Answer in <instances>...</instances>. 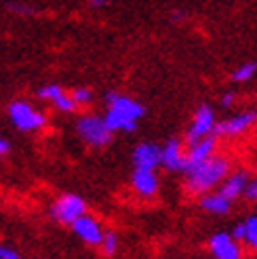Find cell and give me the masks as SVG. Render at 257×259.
<instances>
[{"mask_svg":"<svg viewBox=\"0 0 257 259\" xmlns=\"http://www.w3.org/2000/svg\"><path fill=\"white\" fill-rule=\"evenodd\" d=\"M230 169H232V164H230V160L226 156L213 154L211 158L202 160L200 164L192 166L190 171H186V190H188V194L202 196L204 192H211L213 188H217L230 175Z\"/></svg>","mask_w":257,"mask_h":259,"instance_id":"obj_1","label":"cell"},{"mask_svg":"<svg viewBox=\"0 0 257 259\" xmlns=\"http://www.w3.org/2000/svg\"><path fill=\"white\" fill-rule=\"evenodd\" d=\"M76 133L91 148H104L110 144V139L114 131L108 126L104 116H95V114H84L76 122Z\"/></svg>","mask_w":257,"mask_h":259,"instance_id":"obj_2","label":"cell"},{"mask_svg":"<svg viewBox=\"0 0 257 259\" xmlns=\"http://www.w3.org/2000/svg\"><path fill=\"white\" fill-rule=\"evenodd\" d=\"M9 118L13 124H15V128H19L23 133L38 131V128H42L47 124V116L40 110H36L32 103L23 101V99L13 101L9 106Z\"/></svg>","mask_w":257,"mask_h":259,"instance_id":"obj_3","label":"cell"},{"mask_svg":"<svg viewBox=\"0 0 257 259\" xmlns=\"http://www.w3.org/2000/svg\"><path fill=\"white\" fill-rule=\"evenodd\" d=\"M84 213H87V204L78 194H63L51 206V217L61 226H72Z\"/></svg>","mask_w":257,"mask_h":259,"instance_id":"obj_4","label":"cell"},{"mask_svg":"<svg viewBox=\"0 0 257 259\" xmlns=\"http://www.w3.org/2000/svg\"><path fill=\"white\" fill-rule=\"evenodd\" d=\"M255 124H257V110H245V112H238L234 116H230V118L217 122L215 135L217 137H238L251 131Z\"/></svg>","mask_w":257,"mask_h":259,"instance_id":"obj_5","label":"cell"},{"mask_svg":"<svg viewBox=\"0 0 257 259\" xmlns=\"http://www.w3.org/2000/svg\"><path fill=\"white\" fill-rule=\"evenodd\" d=\"M215 126H217V118H215V110L207 103L194 112V118H192L190 126H188V133H186V144H194V141L213 135L215 133Z\"/></svg>","mask_w":257,"mask_h":259,"instance_id":"obj_6","label":"cell"},{"mask_svg":"<svg viewBox=\"0 0 257 259\" xmlns=\"http://www.w3.org/2000/svg\"><path fill=\"white\" fill-rule=\"evenodd\" d=\"M72 228V232L76 236H78L82 242H87V244H91V247H101V242H104V236H106V232L101 230V226H99V222L97 219H93L91 215H82V217H78L76 222L70 226Z\"/></svg>","mask_w":257,"mask_h":259,"instance_id":"obj_7","label":"cell"},{"mask_svg":"<svg viewBox=\"0 0 257 259\" xmlns=\"http://www.w3.org/2000/svg\"><path fill=\"white\" fill-rule=\"evenodd\" d=\"M209 251L215 259H240L242 257L240 242L232 234H228V232H220V234L211 236Z\"/></svg>","mask_w":257,"mask_h":259,"instance_id":"obj_8","label":"cell"},{"mask_svg":"<svg viewBox=\"0 0 257 259\" xmlns=\"http://www.w3.org/2000/svg\"><path fill=\"white\" fill-rule=\"evenodd\" d=\"M215 150H217V135L215 133L194 141V144H188V148H186V171H190L192 166L200 164L202 160L211 158L215 154Z\"/></svg>","mask_w":257,"mask_h":259,"instance_id":"obj_9","label":"cell"},{"mask_svg":"<svg viewBox=\"0 0 257 259\" xmlns=\"http://www.w3.org/2000/svg\"><path fill=\"white\" fill-rule=\"evenodd\" d=\"M106 103H108V108L116 110V112L128 116V118H133V120H141V118H144V114H146V108L141 106L137 99L120 95V93H116V91H110V93H106Z\"/></svg>","mask_w":257,"mask_h":259,"instance_id":"obj_10","label":"cell"},{"mask_svg":"<svg viewBox=\"0 0 257 259\" xmlns=\"http://www.w3.org/2000/svg\"><path fill=\"white\" fill-rule=\"evenodd\" d=\"M160 164L164 169L175 171V173H184L186 171V148L179 139H169L162 146V160Z\"/></svg>","mask_w":257,"mask_h":259,"instance_id":"obj_11","label":"cell"},{"mask_svg":"<svg viewBox=\"0 0 257 259\" xmlns=\"http://www.w3.org/2000/svg\"><path fill=\"white\" fill-rule=\"evenodd\" d=\"M162 160V148L156 144H139L133 150V166L135 169H156Z\"/></svg>","mask_w":257,"mask_h":259,"instance_id":"obj_12","label":"cell"},{"mask_svg":"<svg viewBox=\"0 0 257 259\" xmlns=\"http://www.w3.org/2000/svg\"><path fill=\"white\" fill-rule=\"evenodd\" d=\"M131 186L141 198H152L158 192L156 169H135L131 177Z\"/></svg>","mask_w":257,"mask_h":259,"instance_id":"obj_13","label":"cell"},{"mask_svg":"<svg viewBox=\"0 0 257 259\" xmlns=\"http://www.w3.org/2000/svg\"><path fill=\"white\" fill-rule=\"evenodd\" d=\"M247 186H249V175L245 171H236V173H230L222 181V184H220V192L224 194L226 198H230V200L234 202L236 198H240L242 194H245Z\"/></svg>","mask_w":257,"mask_h":259,"instance_id":"obj_14","label":"cell"},{"mask_svg":"<svg viewBox=\"0 0 257 259\" xmlns=\"http://www.w3.org/2000/svg\"><path fill=\"white\" fill-rule=\"evenodd\" d=\"M198 204H200L202 211L213 213V215H226V213H230V209H232V200L226 198L220 190L217 192H213V190L204 192L200 196V200H198Z\"/></svg>","mask_w":257,"mask_h":259,"instance_id":"obj_15","label":"cell"},{"mask_svg":"<svg viewBox=\"0 0 257 259\" xmlns=\"http://www.w3.org/2000/svg\"><path fill=\"white\" fill-rule=\"evenodd\" d=\"M104 118H106L108 126L112 128L114 133H116V131H122V133H133V131H137V122H139V120L128 118V116H124V114H120V112H116V110H112V108H108V112H106Z\"/></svg>","mask_w":257,"mask_h":259,"instance_id":"obj_16","label":"cell"},{"mask_svg":"<svg viewBox=\"0 0 257 259\" xmlns=\"http://www.w3.org/2000/svg\"><path fill=\"white\" fill-rule=\"evenodd\" d=\"M255 74H257V63L255 61H247V63H242V66H238L232 72V80L234 82H249Z\"/></svg>","mask_w":257,"mask_h":259,"instance_id":"obj_17","label":"cell"},{"mask_svg":"<svg viewBox=\"0 0 257 259\" xmlns=\"http://www.w3.org/2000/svg\"><path fill=\"white\" fill-rule=\"evenodd\" d=\"M245 226H247V234H245V244H247L249 249L257 251V215H251V217H247Z\"/></svg>","mask_w":257,"mask_h":259,"instance_id":"obj_18","label":"cell"},{"mask_svg":"<svg viewBox=\"0 0 257 259\" xmlns=\"http://www.w3.org/2000/svg\"><path fill=\"white\" fill-rule=\"evenodd\" d=\"M59 93H63V87H59V84H45V87H40V89L36 91V97L53 103Z\"/></svg>","mask_w":257,"mask_h":259,"instance_id":"obj_19","label":"cell"},{"mask_svg":"<svg viewBox=\"0 0 257 259\" xmlns=\"http://www.w3.org/2000/svg\"><path fill=\"white\" fill-rule=\"evenodd\" d=\"M70 95L74 97V101L78 103V106H89V103L93 101V93H91V89H87V87H76L70 91Z\"/></svg>","mask_w":257,"mask_h":259,"instance_id":"obj_20","label":"cell"},{"mask_svg":"<svg viewBox=\"0 0 257 259\" xmlns=\"http://www.w3.org/2000/svg\"><path fill=\"white\" fill-rule=\"evenodd\" d=\"M101 251H104L106 255H114L118 251V236L114 234V232H106L104 242H101Z\"/></svg>","mask_w":257,"mask_h":259,"instance_id":"obj_21","label":"cell"},{"mask_svg":"<svg viewBox=\"0 0 257 259\" xmlns=\"http://www.w3.org/2000/svg\"><path fill=\"white\" fill-rule=\"evenodd\" d=\"M19 251L13 249V247H7V244H0V259H19Z\"/></svg>","mask_w":257,"mask_h":259,"instance_id":"obj_22","label":"cell"},{"mask_svg":"<svg viewBox=\"0 0 257 259\" xmlns=\"http://www.w3.org/2000/svg\"><path fill=\"white\" fill-rule=\"evenodd\" d=\"M238 242H245V234H247V226H245V222L242 224H236L234 228H232V232H230Z\"/></svg>","mask_w":257,"mask_h":259,"instance_id":"obj_23","label":"cell"},{"mask_svg":"<svg viewBox=\"0 0 257 259\" xmlns=\"http://www.w3.org/2000/svg\"><path fill=\"white\" fill-rule=\"evenodd\" d=\"M245 198L251 200V202H257V179L249 181V186L245 190Z\"/></svg>","mask_w":257,"mask_h":259,"instance_id":"obj_24","label":"cell"},{"mask_svg":"<svg viewBox=\"0 0 257 259\" xmlns=\"http://www.w3.org/2000/svg\"><path fill=\"white\" fill-rule=\"evenodd\" d=\"M234 101H236V93H234V91H228V93H224L222 99H220V103H222L224 108H230Z\"/></svg>","mask_w":257,"mask_h":259,"instance_id":"obj_25","label":"cell"},{"mask_svg":"<svg viewBox=\"0 0 257 259\" xmlns=\"http://www.w3.org/2000/svg\"><path fill=\"white\" fill-rule=\"evenodd\" d=\"M9 152H11V144L5 137H0V156H7Z\"/></svg>","mask_w":257,"mask_h":259,"instance_id":"obj_26","label":"cell"},{"mask_svg":"<svg viewBox=\"0 0 257 259\" xmlns=\"http://www.w3.org/2000/svg\"><path fill=\"white\" fill-rule=\"evenodd\" d=\"M11 11H15V13H21V15H30L32 9H25V7H17V5H9Z\"/></svg>","mask_w":257,"mask_h":259,"instance_id":"obj_27","label":"cell"},{"mask_svg":"<svg viewBox=\"0 0 257 259\" xmlns=\"http://www.w3.org/2000/svg\"><path fill=\"white\" fill-rule=\"evenodd\" d=\"M106 5H108V0H91V7H95V9L97 7H106Z\"/></svg>","mask_w":257,"mask_h":259,"instance_id":"obj_28","label":"cell"}]
</instances>
